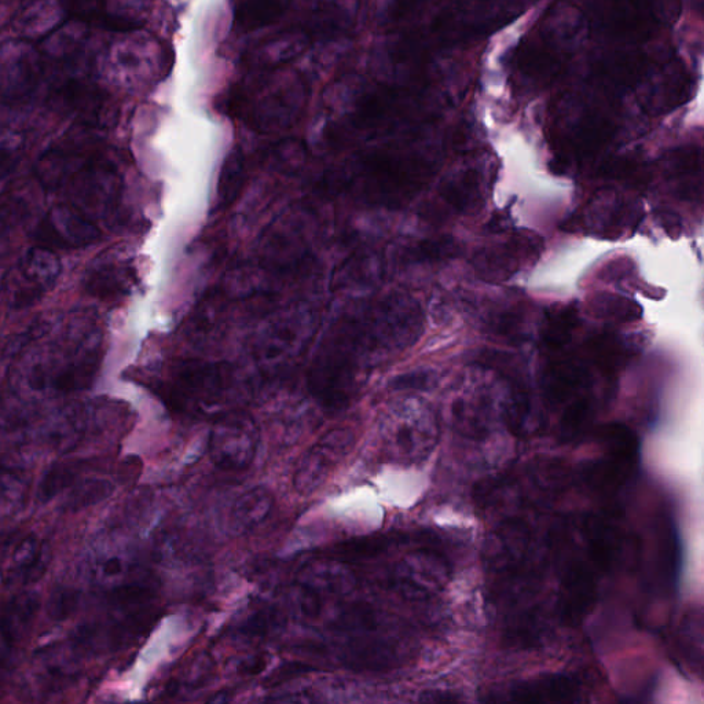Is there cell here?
<instances>
[{"instance_id":"obj_31","label":"cell","mask_w":704,"mask_h":704,"mask_svg":"<svg viewBox=\"0 0 704 704\" xmlns=\"http://www.w3.org/2000/svg\"><path fill=\"white\" fill-rule=\"evenodd\" d=\"M83 468L84 464L80 461L55 462L53 467L44 473L42 482L39 484V500L49 502L57 495L64 493L69 487H73Z\"/></svg>"},{"instance_id":"obj_19","label":"cell","mask_w":704,"mask_h":704,"mask_svg":"<svg viewBox=\"0 0 704 704\" xmlns=\"http://www.w3.org/2000/svg\"><path fill=\"white\" fill-rule=\"evenodd\" d=\"M502 702L577 703L582 702V687L566 674H546L519 682L504 693Z\"/></svg>"},{"instance_id":"obj_1","label":"cell","mask_w":704,"mask_h":704,"mask_svg":"<svg viewBox=\"0 0 704 704\" xmlns=\"http://www.w3.org/2000/svg\"><path fill=\"white\" fill-rule=\"evenodd\" d=\"M420 328V308L403 297H392L368 313L341 319L315 359L311 394L326 409H343L358 391L363 362L409 346L420 335Z\"/></svg>"},{"instance_id":"obj_45","label":"cell","mask_w":704,"mask_h":704,"mask_svg":"<svg viewBox=\"0 0 704 704\" xmlns=\"http://www.w3.org/2000/svg\"><path fill=\"white\" fill-rule=\"evenodd\" d=\"M73 3H77L82 9H87V7L94 6V0H72ZM99 3V0H97Z\"/></svg>"},{"instance_id":"obj_46","label":"cell","mask_w":704,"mask_h":704,"mask_svg":"<svg viewBox=\"0 0 704 704\" xmlns=\"http://www.w3.org/2000/svg\"><path fill=\"white\" fill-rule=\"evenodd\" d=\"M0 659H2V655H0Z\"/></svg>"},{"instance_id":"obj_18","label":"cell","mask_w":704,"mask_h":704,"mask_svg":"<svg viewBox=\"0 0 704 704\" xmlns=\"http://www.w3.org/2000/svg\"><path fill=\"white\" fill-rule=\"evenodd\" d=\"M134 271L115 251L102 252L88 264L83 285L88 295L102 300L126 296L134 285Z\"/></svg>"},{"instance_id":"obj_2","label":"cell","mask_w":704,"mask_h":704,"mask_svg":"<svg viewBox=\"0 0 704 704\" xmlns=\"http://www.w3.org/2000/svg\"><path fill=\"white\" fill-rule=\"evenodd\" d=\"M616 528L610 517L590 515L564 520L553 533L560 608L567 622L579 623L592 610L600 579L610 570L618 549Z\"/></svg>"},{"instance_id":"obj_20","label":"cell","mask_w":704,"mask_h":704,"mask_svg":"<svg viewBox=\"0 0 704 704\" xmlns=\"http://www.w3.org/2000/svg\"><path fill=\"white\" fill-rule=\"evenodd\" d=\"M47 563L49 550L46 544L36 535H27L6 550L0 561V574L6 582L27 585L43 577Z\"/></svg>"},{"instance_id":"obj_23","label":"cell","mask_w":704,"mask_h":704,"mask_svg":"<svg viewBox=\"0 0 704 704\" xmlns=\"http://www.w3.org/2000/svg\"><path fill=\"white\" fill-rule=\"evenodd\" d=\"M585 370L572 361H559L552 363L546 369L544 377V390L548 401L555 406L566 405L564 409L572 403L583 401L585 396H579V392L585 387Z\"/></svg>"},{"instance_id":"obj_9","label":"cell","mask_w":704,"mask_h":704,"mask_svg":"<svg viewBox=\"0 0 704 704\" xmlns=\"http://www.w3.org/2000/svg\"><path fill=\"white\" fill-rule=\"evenodd\" d=\"M259 428L245 413L220 417L209 435L208 453L212 464L222 471H247L258 456Z\"/></svg>"},{"instance_id":"obj_21","label":"cell","mask_w":704,"mask_h":704,"mask_svg":"<svg viewBox=\"0 0 704 704\" xmlns=\"http://www.w3.org/2000/svg\"><path fill=\"white\" fill-rule=\"evenodd\" d=\"M308 43L310 38L303 29H284L256 44L249 53V64L266 72L278 71L282 66L300 57L306 51Z\"/></svg>"},{"instance_id":"obj_36","label":"cell","mask_w":704,"mask_h":704,"mask_svg":"<svg viewBox=\"0 0 704 704\" xmlns=\"http://www.w3.org/2000/svg\"><path fill=\"white\" fill-rule=\"evenodd\" d=\"M244 181V167L240 157L234 156L227 161L222 179H220L219 196L223 204L230 203L240 190Z\"/></svg>"},{"instance_id":"obj_5","label":"cell","mask_w":704,"mask_h":704,"mask_svg":"<svg viewBox=\"0 0 704 704\" xmlns=\"http://www.w3.org/2000/svg\"><path fill=\"white\" fill-rule=\"evenodd\" d=\"M429 165L405 150H381L362 161L358 187L370 203L401 204L423 185Z\"/></svg>"},{"instance_id":"obj_38","label":"cell","mask_w":704,"mask_h":704,"mask_svg":"<svg viewBox=\"0 0 704 704\" xmlns=\"http://www.w3.org/2000/svg\"><path fill=\"white\" fill-rule=\"evenodd\" d=\"M597 306L605 315L623 319V321H632L640 315L638 314L640 307H637L633 302H627L626 299H619V297H604L601 302L597 303Z\"/></svg>"},{"instance_id":"obj_16","label":"cell","mask_w":704,"mask_h":704,"mask_svg":"<svg viewBox=\"0 0 704 704\" xmlns=\"http://www.w3.org/2000/svg\"><path fill=\"white\" fill-rule=\"evenodd\" d=\"M655 65L645 80L649 88L644 94L643 108L651 115H663L691 99L693 79L687 66L678 58L662 62L658 69Z\"/></svg>"},{"instance_id":"obj_6","label":"cell","mask_w":704,"mask_h":704,"mask_svg":"<svg viewBox=\"0 0 704 704\" xmlns=\"http://www.w3.org/2000/svg\"><path fill=\"white\" fill-rule=\"evenodd\" d=\"M119 33L105 54L104 69L110 82L131 90L156 82L165 65L160 43L141 29Z\"/></svg>"},{"instance_id":"obj_33","label":"cell","mask_w":704,"mask_h":704,"mask_svg":"<svg viewBox=\"0 0 704 704\" xmlns=\"http://www.w3.org/2000/svg\"><path fill=\"white\" fill-rule=\"evenodd\" d=\"M479 176L476 172H467L462 175L456 182H451V185L446 189V201L451 207L458 211H465L475 205L479 196Z\"/></svg>"},{"instance_id":"obj_4","label":"cell","mask_w":704,"mask_h":704,"mask_svg":"<svg viewBox=\"0 0 704 704\" xmlns=\"http://www.w3.org/2000/svg\"><path fill=\"white\" fill-rule=\"evenodd\" d=\"M682 0H582L583 20L594 35L612 42L640 43L669 27Z\"/></svg>"},{"instance_id":"obj_30","label":"cell","mask_w":704,"mask_h":704,"mask_svg":"<svg viewBox=\"0 0 704 704\" xmlns=\"http://www.w3.org/2000/svg\"><path fill=\"white\" fill-rule=\"evenodd\" d=\"M535 247L537 245L534 242H526L524 238L512 240L504 247L484 252L482 258L478 259L479 269L483 270L487 277H509L519 267L520 253L524 249Z\"/></svg>"},{"instance_id":"obj_44","label":"cell","mask_w":704,"mask_h":704,"mask_svg":"<svg viewBox=\"0 0 704 704\" xmlns=\"http://www.w3.org/2000/svg\"><path fill=\"white\" fill-rule=\"evenodd\" d=\"M428 377L425 376V374L421 373H414V374H409V376L401 377V379L398 380V387L399 388H410V387H423L425 383H427Z\"/></svg>"},{"instance_id":"obj_22","label":"cell","mask_w":704,"mask_h":704,"mask_svg":"<svg viewBox=\"0 0 704 704\" xmlns=\"http://www.w3.org/2000/svg\"><path fill=\"white\" fill-rule=\"evenodd\" d=\"M275 504L274 495L267 487H252L237 498L231 506L227 528L234 537L249 534L269 519Z\"/></svg>"},{"instance_id":"obj_25","label":"cell","mask_w":704,"mask_h":704,"mask_svg":"<svg viewBox=\"0 0 704 704\" xmlns=\"http://www.w3.org/2000/svg\"><path fill=\"white\" fill-rule=\"evenodd\" d=\"M68 10L62 0H36L20 18V31L24 38L44 39L64 24Z\"/></svg>"},{"instance_id":"obj_34","label":"cell","mask_w":704,"mask_h":704,"mask_svg":"<svg viewBox=\"0 0 704 704\" xmlns=\"http://www.w3.org/2000/svg\"><path fill=\"white\" fill-rule=\"evenodd\" d=\"M392 544L387 537L355 538L336 546V555L343 559H370L379 556Z\"/></svg>"},{"instance_id":"obj_11","label":"cell","mask_w":704,"mask_h":704,"mask_svg":"<svg viewBox=\"0 0 704 704\" xmlns=\"http://www.w3.org/2000/svg\"><path fill=\"white\" fill-rule=\"evenodd\" d=\"M354 445V432L348 428H335L322 436L297 462L292 479L296 493L307 497L317 491L351 453Z\"/></svg>"},{"instance_id":"obj_14","label":"cell","mask_w":704,"mask_h":704,"mask_svg":"<svg viewBox=\"0 0 704 704\" xmlns=\"http://www.w3.org/2000/svg\"><path fill=\"white\" fill-rule=\"evenodd\" d=\"M39 245L62 249H82L99 238L97 225L75 204H55L36 231Z\"/></svg>"},{"instance_id":"obj_29","label":"cell","mask_w":704,"mask_h":704,"mask_svg":"<svg viewBox=\"0 0 704 704\" xmlns=\"http://www.w3.org/2000/svg\"><path fill=\"white\" fill-rule=\"evenodd\" d=\"M291 0H238L236 24L244 31H255L284 16Z\"/></svg>"},{"instance_id":"obj_39","label":"cell","mask_w":704,"mask_h":704,"mask_svg":"<svg viewBox=\"0 0 704 704\" xmlns=\"http://www.w3.org/2000/svg\"><path fill=\"white\" fill-rule=\"evenodd\" d=\"M24 214V207H22L20 200L14 197L6 198V200L0 204V233L13 229V227L20 222Z\"/></svg>"},{"instance_id":"obj_8","label":"cell","mask_w":704,"mask_h":704,"mask_svg":"<svg viewBox=\"0 0 704 704\" xmlns=\"http://www.w3.org/2000/svg\"><path fill=\"white\" fill-rule=\"evenodd\" d=\"M571 51L555 32L537 29L515 47L512 71L520 87L537 91L550 86L563 73Z\"/></svg>"},{"instance_id":"obj_35","label":"cell","mask_w":704,"mask_h":704,"mask_svg":"<svg viewBox=\"0 0 704 704\" xmlns=\"http://www.w3.org/2000/svg\"><path fill=\"white\" fill-rule=\"evenodd\" d=\"M577 322V313L574 307H564L549 319L545 332V341L549 347L559 348L570 340L572 330Z\"/></svg>"},{"instance_id":"obj_7","label":"cell","mask_w":704,"mask_h":704,"mask_svg":"<svg viewBox=\"0 0 704 704\" xmlns=\"http://www.w3.org/2000/svg\"><path fill=\"white\" fill-rule=\"evenodd\" d=\"M306 102V87L299 76L270 71V75L242 95L240 108L259 128L288 126Z\"/></svg>"},{"instance_id":"obj_12","label":"cell","mask_w":704,"mask_h":704,"mask_svg":"<svg viewBox=\"0 0 704 704\" xmlns=\"http://www.w3.org/2000/svg\"><path fill=\"white\" fill-rule=\"evenodd\" d=\"M39 47L27 39L0 44V98L20 101L38 86L43 71Z\"/></svg>"},{"instance_id":"obj_43","label":"cell","mask_w":704,"mask_h":704,"mask_svg":"<svg viewBox=\"0 0 704 704\" xmlns=\"http://www.w3.org/2000/svg\"><path fill=\"white\" fill-rule=\"evenodd\" d=\"M124 570H126V566H124L123 560L112 557L102 563L101 575L108 579L117 578L124 574Z\"/></svg>"},{"instance_id":"obj_24","label":"cell","mask_w":704,"mask_h":704,"mask_svg":"<svg viewBox=\"0 0 704 704\" xmlns=\"http://www.w3.org/2000/svg\"><path fill=\"white\" fill-rule=\"evenodd\" d=\"M57 98L66 110H71L86 124L101 123L108 110V97L105 93L80 80H71L62 84L58 88Z\"/></svg>"},{"instance_id":"obj_27","label":"cell","mask_w":704,"mask_h":704,"mask_svg":"<svg viewBox=\"0 0 704 704\" xmlns=\"http://www.w3.org/2000/svg\"><path fill=\"white\" fill-rule=\"evenodd\" d=\"M39 599L32 593H21L0 605V636L16 641L38 614Z\"/></svg>"},{"instance_id":"obj_40","label":"cell","mask_w":704,"mask_h":704,"mask_svg":"<svg viewBox=\"0 0 704 704\" xmlns=\"http://www.w3.org/2000/svg\"><path fill=\"white\" fill-rule=\"evenodd\" d=\"M76 605V593L71 592V590H62V592L54 593V596L51 597L50 614L55 619L66 618V616L71 615L75 611Z\"/></svg>"},{"instance_id":"obj_10","label":"cell","mask_w":704,"mask_h":704,"mask_svg":"<svg viewBox=\"0 0 704 704\" xmlns=\"http://www.w3.org/2000/svg\"><path fill=\"white\" fill-rule=\"evenodd\" d=\"M227 380L226 370L214 363L186 362L175 370L164 394L179 409H207L226 394Z\"/></svg>"},{"instance_id":"obj_37","label":"cell","mask_w":704,"mask_h":704,"mask_svg":"<svg viewBox=\"0 0 704 704\" xmlns=\"http://www.w3.org/2000/svg\"><path fill=\"white\" fill-rule=\"evenodd\" d=\"M436 0H392L387 9V21L398 24L406 18L416 16L425 7L434 5Z\"/></svg>"},{"instance_id":"obj_41","label":"cell","mask_w":704,"mask_h":704,"mask_svg":"<svg viewBox=\"0 0 704 704\" xmlns=\"http://www.w3.org/2000/svg\"><path fill=\"white\" fill-rule=\"evenodd\" d=\"M453 241L438 240V241H428L418 248V258L427 260H439L447 258L453 251Z\"/></svg>"},{"instance_id":"obj_15","label":"cell","mask_w":704,"mask_h":704,"mask_svg":"<svg viewBox=\"0 0 704 704\" xmlns=\"http://www.w3.org/2000/svg\"><path fill=\"white\" fill-rule=\"evenodd\" d=\"M418 87H390L362 98L352 123L358 130H379L398 123L420 109L423 94Z\"/></svg>"},{"instance_id":"obj_32","label":"cell","mask_w":704,"mask_h":704,"mask_svg":"<svg viewBox=\"0 0 704 704\" xmlns=\"http://www.w3.org/2000/svg\"><path fill=\"white\" fill-rule=\"evenodd\" d=\"M113 493L112 483L108 480L90 479L84 482L73 484V490L69 495L66 506L72 509L86 508L104 501Z\"/></svg>"},{"instance_id":"obj_26","label":"cell","mask_w":704,"mask_h":704,"mask_svg":"<svg viewBox=\"0 0 704 704\" xmlns=\"http://www.w3.org/2000/svg\"><path fill=\"white\" fill-rule=\"evenodd\" d=\"M87 39V24L82 18L66 20L49 36L43 39V46L39 47L43 58L47 60L64 62L71 60L79 53Z\"/></svg>"},{"instance_id":"obj_3","label":"cell","mask_w":704,"mask_h":704,"mask_svg":"<svg viewBox=\"0 0 704 704\" xmlns=\"http://www.w3.org/2000/svg\"><path fill=\"white\" fill-rule=\"evenodd\" d=\"M523 10V0H460L399 40L394 57L402 62L423 60L475 42L511 24Z\"/></svg>"},{"instance_id":"obj_17","label":"cell","mask_w":704,"mask_h":704,"mask_svg":"<svg viewBox=\"0 0 704 704\" xmlns=\"http://www.w3.org/2000/svg\"><path fill=\"white\" fill-rule=\"evenodd\" d=\"M296 585L324 600L328 597L348 596L357 588L358 579L344 560L321 557L307 561L299 568Z\"/></svg>"},{"instance_id":"obj_42","label":"cell","mask_w":704,"mask_h":704,"mask_svg":"<svg viewBox=\"0 0 704 704\" xmlns=\"http://www.w3.org/2000/svg\"><path fill=\"white\" fill-rule=\"evenodd\" d=\"M16 161V150L9 146H0V181L9 174Z\"/></svg>"},{"instance_id":"obj_28","label":"cell","mask_w":704,"mask_h":704,"mask_svg":"<svg viewBox=\"0 0 704 704\" xmlns=\"http://www.w3.org/2000/svg\"><path fill=\"white\" fill-rule=\"evenodd\" d=\"M99 10L117 32L137 31L148 20L152 0H99Z\"/></svg>"},{"instance_id":"obj_13","label":"cell","mask_w":704,"mask_h":704,"mask_svg":"<svg viewBox=\"0 0 704 704\" xmlns=\"http://www.w3.org/2000/svg\"><path fill=\"white\" fill-rule=\"evenodd\" d=\"M9 288L10 304L16 308L32 306L57 284L61 262L51 248L36 245L18 263Z\"/></svg>"}]
</instances>
